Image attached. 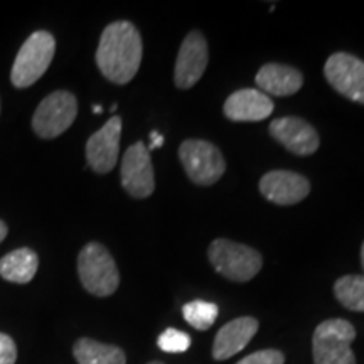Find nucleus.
Masks as SVG:
<instances>
[{
  "mask_svg": "<svg viewBox=\"0 0 364 364\" xmlns=\"http://www.w3.org/2000/svg\"><path fill=\"white\" fill-rule=\"evenodd\" d=\"M73 356L78 364H127V356L118 346L103 344L81 338L73 346Z\"/></svg>",
  "mask_w": 364,
  "mask_h": 364,
  "instance_id": "18",
  "label": "nucleus"
},
{
  "mask_svg": "<svg viewBox=\"0 0 364 364\" xmlns=\"http://www.w3.org/2000/svg\"><path fill=\"white\" fill-rule=\"evenodd\" d=\"M122 118L112 117L98 132H95L86 142V161L98 174H108L115 169L120 156Z\"/></svg>",
  "mask_w": 364,
  "mask_h": 364,
  "instance_id": "10",
  "label": "nucleus"
},
{
  "mask_svg": "<svg viewBox=\"0 0 364 364\" xmlns=\"http://www.w3.org/2000/svg\"><path fill=\"white\" fill-rule=\"evenodd\" d=\"M361 263H363V268H364V243H363V248H361Z\"/></svg>",
  "mask_w": 364,
  "mask_h": 364,
  "instance_id": "27",
  "label": "nucleus"
},
{
  "mask_svg": "<svg viewBox=\"0 0 364 364\" xmlns=\"http://www.w3.org/2000/svg\"><path fill=\"white\" fill-rule=\"evenodd\" d=\"M260 193L270 203L280 206H292L307 198L311 193V182L307 177L292 171H272L260 179Z\"/></svg>",
  "mask_w": 364,
  "mask_h": 364,
  "instance_id": "12",
  "label": "nucleus"
},
{
  "mask_svg": "<svg viewBox=\"0 0 364 364\" xmlns=\"http://www.w3.org/2000/svg\"><path fill=\"white\" fill-rule=\"evenodd\" d=\"M142 63V38L129 21L105 27L97 49L98 70L108 81L127 85L134 80Z\"/></svg>",
  "mask_w": 364,
  "mask_h": 364,
  "instance_id": "1",
  "label": "nucleus"
},
{
  "mask_svg": "<svg viewBox=\"0 0 364 364\" xmlns=\"http://www.w3.org/2000/svg\"><path fill=\"white\" fill-rule=\"evenodd\" d=\"M179 159L186 174L198 186H213L226 171V162L220 149L206 140H184L179 147Z\"/></svg>",
  "mask_w": 364,
  "mask_h": 364,
  "instance_id": "6",
  "label": "nucleus"
},
{
  "mask_svg": "<svg viewBox=\"0 0 364 364\" xmlns=\"http://www.w3.org/2000/svg\"><path fill=\"white\" fill-rule=\"evenodd\" d=\"M78 275L86 292L97 297H108L120 285V273L112 253L103 245L91 241L78 255Z\"/></svg>",
  "mask_w": 364,
  "mask_h": 364,
  "instance_id": "2",
  "label": "nucleus"
},
{
  "mask_svg": "<svg viewBox=\"0 0 364 364\" xmlns=\"http://www.w3.org/2000/svg\"><path fill=\"white\" fill-rule=\"evenodd\" d=\"M356 329L344 318H329L314 331L312 354L316 364H356L351 349Z\"/></svg>",
  "mask_w": 364,
  "mask_h": 364,
  "instance_id": "4",
  "label": "nucleus"
},
{
  "mask_svg": "<svg viewBox=\"0 0 364 364\" xmlns=\"http://www.w3.org/2000/svg\"><path fill=\"white\" fill-rule=\"evenodd\" d=\"M54 53L56 41L48 31H38L22 44L11 71V81L16 88H29L48 71Z\"/></svg>",
  "mask_w": 364,
  "mask_h": 364,
  "instance_id": "5",
  "label": "nucleus"
},
{
  "mask_svg": "<svg viewBox=\"0 0 364 364\" xmlns=\"http://www.w3.org/2000/svg\"><path fill=\"white\" fill-rule=\"evenodd\" d=\"M93 112H95V113H102V112H103V108L100 107V105H95V107H93Z\"/></svg>",
  "mask_w": 364,
  "mask_h": 364,
  "instance_id": "26",
  "label": "nucleus"
},
{
  "mask_svg": "<svg viewBox=\"0 0 364 364\" xmlns=\"http://www.w3.org/2000/svg\"><path fill=\"white\" fill-rule=\"evenodd\" d=\"M272 98L260 90L245 88L235 91L225 102L226 118L233 122H260L273 113Z\"/></svg>",
  "mask_w": 364,
  "mask_h": 364,
  "instance_id": "14",
  "label": "nucleus"
},
{
  "mask_svg": "<svg viewBox=\"0 0 364 364\" xmlns=\"http://www.w3.org/2000/svg\"><path fill=\"white\" fill-rule=\"evenodd\" d=\"M157 346L164 353H171V354L184 353L189 349L191 338L186 334V332L172 329L171 327V329H166L161 336H159Z\"/></svg>",
  "mask_w": 364,
  "mask_h": 364,
  "instance_id": "21",
  "label": "nucleus"
},
{
  "mask_svg": "<svg viewBox=\"0 0 364 364\" xmlns=\"http://www.w3.org/2000/svg\"><path fill=\"white\" fill-rule=\"evenodd\" d=\"M208 257L220 275L233 282H250L263 267V258L257 250L226 238L213 241Z\"/></svg>",
  "mask_w": 364,
  "mask_h": 364,
  "instance_id": "3",
  "label": "nucleus"
},
{
  "mask_svg": "<svg viewBox=\"0 0 364 364\" xmlns=\"http://www.w3.org/2000/svg\"><path fill=\"white\" fill-rule=\"evenodd\" d=\"M324 76L338 93L364 105V61L348 53H336L326 61Z\"/></svg>",
  "mask_w": 364,
  "mask_h": 364,
  "instance_id": "8",
  "label": "nucleus"
},
{
  "mask_svg": "<svg viewBox=\"0 0 364 364\" xmlns=\"http://www.w3.org/2000/svg\"><path fill=\"white\" fill-rule=\"evenodd\" d=\"M150 139H152V144L147 147L149 152L154 149H159L164 144V136L161 134H157V132H152V134H150Z\"/></svg>",
  "mask_w": 364,
  "mask_h": 364,
  "instance_id": "24",
  "label": "nucleus"
},
{
  "mask_svg": "<svg viewBox=\"0 0 364 364\" xmlns=\"http://www.w3.org/2000/svg\"><path fill=\"white\" fill-rule=\"evenodd\" d=\"M257 85L260 90L273 97H290L302 88L304 76L299 70L292 66L279 65V63H268L262 66L257 73Z\"/></svg>",
  "mask_w": 364,
  "mask_h": 364,
  "instance_id": "16",
  "label": "nucleus"
},
{
  "mask_svg": "<svg viewBox=\"0 0 364 364\" xmlns=\"http://www.w3.org/2000/svg\"><path fill=\"white\" fill-rule=\"evenodd\" d=\"M270 135L295 156H312L318 149V134L299 117L277 118L270 124Z\"/></svg>",
  "mask_w": 364,
  "mask_h": 364,
  "instance_id": "13",
  "label": "nucleus"
},
{
  "mask_svg": "<svg viewBox=\"0 0 364 364\" xmlns=\"http://www.w3.org/2000/svg\"><path fill=\"white\" fill-rule=\"evenodd\" d=\"M39 267V257L34 250L19 248L0 258V277L12 284H29Z\"/></svg>",
  "mask_w": 364,
  "mask_h": 364,
  "instance_id": "17",
  "label": "nucleus"
},
{
  "mask_svg": "<svg viewBox=\"0 0 364 364\" xmlns=\"http://www.w3.org/2000/svg\"><path fill=\"white\" fill-rule=\"evenodd\" d=\"M208 66V43L199 31H193L182 41L177 54L174 83L177 88L189 90L203 78Z\"/></svg>",
  "mask_w": 364,
  "mask_h": 364,
  "instance_id": "11",
  "label": "nucleus"
},
{
  "mask_svg": "<svg viewBox=\"0 0 364 364\" xmlns=\"http://www.w3.org/2000/svg\"><path fill=\"white\" fill-rule=\"evenodd\" d=\"M218 306L206 300H193L182 307V316L191 327L198 331H208L216 322Z\"/></svg>",
  "mask_w": 364,
  "mask_h": 364,
  "instance_id": "20",
  "label": "nucleus"
},
{
  "mask_svg": "<svg viewBox=\"0 0 364 364\" xmlns=\"http://www.w3.org/2000/svg\"><path fill=\"white\" fill-rule=\"evenodd\" d=\"M17 346L11 336L0 332V364H16Z\"/></svg>",
  "mask_w": 364,
  "mask_h": 364,
  "instance_id": "23",
  "label": "nucleus"
},
{
  "mask_svg": "<svg viewBox=\"0 0 364 364\" xmlns=\"http://www.w3.org/2000/svg\"><path fill=\"white\" fill-rule=\"evenodd\" d=\"M76 115H78V102L75 95L66 90L53 91L36 108L33 129L41 139H56L70 129Z\"/></svg>",
  "mask_w": 364,
  "mask_h": 364,
  "instance_id": "7",
  "label": "nucleus"
},
{
  "mask_svg": "<svg viewBox=\"0 0 364 364\" xmlns=\"http://www.w3.org/2000/svg\"><path fill=\"white\" fill-rule=\"evenodd\" d=\"M122 186L132 198L145 199L152 196L156 189L154 167L150 161V152L144 142H135L127 149L122 159Z\"/></svg>",
  "mask_w": 364,
  "mask_h": 364,
  "instance_id": "9",
  "label": "nucleus"
},
{
  "mask_svg": "<svg viewBox=\"0 0 364 364\" xmlns=\"http://www.w3.org/2000/svg\"><path fill=\"white\" fill-rule=\"evenodd\" d=\"M258 331V321L255 317H238L228 322L218 331L213 344V358L216 361L233 358L243 351Z\"/></svg>",
  "mask_w": 364,
  "mask_h": 364,
  "instance_id": "15",
  "label": "nucleus"
},
{
  "mask_svg": "<svg viewBox=\"0 0 364 364\" xmlns=\"http://www.w3.org/2000/svg\"><path fill=\"white\" fill-rule=\"evenodd\" d=\"M149 364H164V363H161V361H152V363H149Z\"/></svg>",
  "mask_w": 364,
  "mask_h": 364,
  "instance_id": "28",
  "label": "nucleus"
},
{
  "mask_svg": "<svg viewBox=\"0 0 364 364\" xmlns=\"http://www.w3.org/2000/svg\"><path fill=\"white\" fill-rule=\"evenodd\" d=\"M334 295L348 311L364 312V275H344L334 284Z\"/></svg>",
  "mask_w": 364,
  "mask_h": 364,
  "instance_id": "19",
  "label": "nucleus"
},
{
  "mask_svg": "<svg viewBox=\"0 0 364 364\" xmlns=\"http://www.w3.org/2000/svg\"><path fill=\"white\" fill-rule=\"evenodd\" d=\"M7 233H9V228H7V225H6V223H4L2 220H0V243H2V241L6 240Z\"/></svg>",
  "mask_w": 364,
  "mask_h": 364,
  "instance_id": "25",
  "label": "nucleus"
},
{
  "mask_svg": "<svg viewBox=\"0 0 364 364\" xmlns=\"http://www.w3.org/2000/svg\"><path fill=\"white\" fill-rule=\"evenodd\" d=\"M285 356L284 353L277 351V349H263V351H257L250 356L243 358L236 364H284Z\"/></svg>",
  "mask_w": 364,
  "mask_h": 364,
  "instance_id": "22",
  "label": "nucleus"
}]
</instances>
